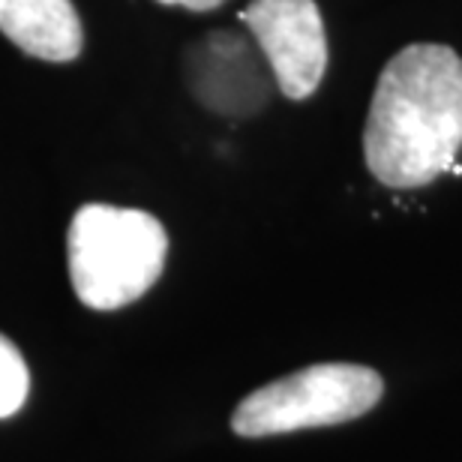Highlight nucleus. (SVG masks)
Segmentation results:
<instances>
[{
	"label": "nucleus",
	"mask_w": 462,
	"mask_h": 462,
	"mask_svg": "<svg viewBox=\"0 0 462 462\" xmlns=\"http://www.w3.org/2000/svg\"><path fill=\"white\" fill-rule=\"evenodd\" d=\"M0 33L49 63L76 60L85 45L72 0H0Z\"/></svg>",
	"instance_id": "5"
},
{
	"label": "nucleus",
	"mask_w": 462,
	"mask_h": 462,
	"mask_svg": "<svg viewBox=\"0 0 462 462\" xmlns=\"http://www.w3.org/2000/svg\"><path fill=\"white\" fill-rule=\"evenodd\" d=\"M27 391H31V373L22 351L0 334V418H9L22 409Z\"/></svg>",
	"instance_id": "6"
},
{
	"label": "nucleus",
	"mask_w": 462,
	"mask_h": 462,
	"mask_svg": "<svg viewBox=\"0 0 462 462\" xmlns=\"http://www.w3.org/2000/svg\"><path fill=\"white\" fill-rule=\"evenodd\" d=\"M382 393L384 382L375 369L357 364H316L249 393L231 414V430L244 439H264L337 427L373 411Z\"/></svg>",
	"instance_id": "3"
},
{
	"label": "nucleus",
	"mask_w": 462,
	"mask_h": 462,
	"mask_svg": "<svg viewBox=\"0 0 462 462\" xmlns=\"http://www.w3.org/2000/svg\"><path fill=\"white\" fill-rule=\"evenodd\" d=\"M69 280L90 310L129 307L162 276L169 235L147 210L85 205L67 235Z\"/></svg>",
	"instance_id": "2"
},
{
	"label": "nucleus",
	"mask_w": 462,
	"mask_h": 462,
	"mask_svg": "<svg viewBox=\"0 0 462 462\" xmlns=\"http://www.w3.org/2000/svg\"><path fill=\"white\" fill-rule=\"evenodd\" d=\"M271 60L273 79L289 99H307L328 69V33L316 0H253L240 13Z\"/></svg>",
	"instance_id": "4"
},
{
	"label": "nucleus",
	"mask_w": 462,
	"mask_h": 462,
	"mask_svg": "<svg viewBox=\"0 0 462 462\" xmlns=\"http://www.w3.org/2000/svg\"><path fill=\"white\" fill-rule=\"evenodd\" d=\"M462 147V58L450 45L414 42L378 76L364 129V156L391 189L427 187Z\"/></svg>",
	"instance_id": "1"
},
{
	"label": "nucleus",
	"mask_w": 462,
	"mask_h": 462,
	"mask_svg": "<svg viewBox=\"0 0 462 462\" xmlns=\"http://www.w3.org/2000/svg\"><path fill=\"white\" fill-rule=\"evenodd\" d=\"M162 6H183V9H192V13H208V9H217L223 6L226 0H156Z\"/></svg>",
	"instance_id": "7"
}]
</instances>
